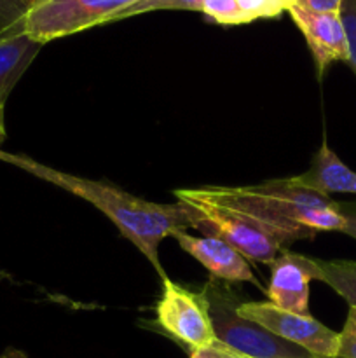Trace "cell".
Returning a JSON list of instances; mask_svg holds the SVG:
<instances>
[{
    "instance_id": "cell-21",
    "label": "cell",
    "mask_w": 356,
    "mask_h": 358,
    "mask_svg": "<svg viewBox=\"0 0 356 358\" xmlns=\"http://www.w3.org/2000/svg\"><path fill=\"white\" fill-rule=\"evenodd\" d=\"M297 7L309 13H341L342 0H297Z\"/></svg>"
},
{
    "instance_id": "cell-3",
    "label": "cell",
    "mask_w": 356,
    "mask_h": 358,
    "mask_svg": "<svg viewBox=\"0 0 356 358\" xmlns=\"http://www.w3.org/2000/svg\"><path fill=\"white\" fill-rule=\"evenodd\" d=\"M216 339L250 358H318L307 350L285 341L262 325L236 313L237 299L227 287L212 278L205 287Z\"/></svg>"
},
{
    "instance_id": "cell-20",
    "label": "cell",
    "mask_w": 356,
    "mask_h": 358,
    "mask_svg": "<svg viewBox=\"0 0 356 358\" xmlns=\"http://www.w3.org/2000/svg\"><path fill=\"white\" fill-rule=\"evenodd\" d=\"M191 358H250V357L236 352L234 348L223 345V343H220L218 339H216V341H213L212 345L202 346V348H198V350H192Z\"/></svg>"
},
{
    "instance_id": "cell-17",
    "label": "cell",
    "mask_w": 356,
    "mask_h": 358,
    "mask_svg": "<svg viewBox=\"0 0 356 358\" xmlns=\"http://www.w3.org/2000/svg\"><path fill=\"white\" fill-rule=\"evenodd\" d=\"M201 13L215 23L225 27L246 23V17L241 13L237 0H202Z\"/></svg>"
},
{
    "instance_id": "cell-2",
    "label": "cell",
    "mask_w": 356,
    "mask_h": 358,
    "mask_svg": "<svg viewBox=\"0 0 356 358\" xmlns=\"http://www.w3.org/2000/svg\"><path fill=\"white\" fill-rule=\"evenodd\" d=\"M212 201L246 217L274 238L283 248L299 240H313L321 231H339L346 219L341 203L330 196L297 185L292 178L246 187H199Z\"/></svg>"
},
{
    "instance_id": "cell-14",
    "label": "cell",
    "mask_w": 356,
    "mask_h": 358,
    "mask_svg": "<svg viewBox=\"0 0 356 358\" xmlns=\"http://www.w3.org/2000/svg\"><path fill=\"white\" fill-rule=\"evenodd\" d=\"M202 0H136L128 9L121 10L110 20V23L128 17L138 16V14L154 13V10H198L201 13Z\"/></svg>"
},
{
    "instance_id": "cell-19",
    "label": "cell",
    "mask_w": 356,
    "mask_h": 358,
    "mask_svg": "<svg viewBox=\"0 0 356 358\" xmlns=\"http://www.w3.org/2000/svg\"><path fill=\"white\" fill-rule=\"evenodd\" d=\"M337 358H356V308L349 306L348 318L339 332Z\"/></svg>"
},
{
    "instance_id": "cell-7",
    "label": "cell",
    "mask_w": 356,
    "mask_h": 358,
    "mask_svg": "<svg viewBox=\"0 0 356 358\" xmlns=\"http://www.w3.org/2000/svg\"><path fill=\"white\" fill-rule=\"evenodd\" d=\"M236 313L262 325L285 341L307 350L318 358H337L339 332L311 315L290 313L271 303H239Z\"/></svg>"
},
{
    "instance_id": "cell-5",
    "label": "cell",
    "mask_w": 356,
    "mask_h": 358,
    "mask_svg": "<svg viewBox=\"0 0 356 358\" xmlns=\"http://www.w3.org/2000/svg\"><path fill=\"white\" fill-rule=\"evenodd\" d=\"M175 196L199 213L201 227H208L213 236L222 238L248 261L271 264L283 252L281 245L257 224L208 199L199 189H178Z\"/></svg>"
},
{
    "instance_id": "cell-22",
    "label": "cell",
    "mask_w": 356,
    "mask_h": 358,
    "mask_svg": "<svg viewBox=\"0 0 356 358\" xmlns=\"http://www.w3.org/2000/svg\"><path fill=\"white\" fill-rule=\"evenodd\" d=\"M339 210H341V213L346 219V224L341 233L348 234V236L356 240V203H341V208Z\"/></svg>"
},
{
    "instance_id": "cell-15",
    "label": "cell",
    "mask_w": 356,
    "mask_h": 358,
    "mask_svg": "<svg viewBox=\"0 0 356 358\" xmlns=\"http://www.w3.org/2000/svg\"><path fill=\"white\" fill-rule=\"evenodd\" d=\"M38 0H0V38L23 31L24 17Z\"/></svg>"
},
{
    "instance_id": "cell-13",
    "label": "cell",
    "mask_w": 356,
    "mask_h": 358,
    "mask_svg": "<svg viewBox=\"0 0 356 358\" xmlns=\"http://www.w3.org/2000/svg\"><path fill=\"white\" fill-rule=\"evenodd\" d=\"M316 280L323 282L332 290L339 294L342 299L348 301L349 306L356 308V261L346 259H313Z\"/></svg>"
},
{
    "instance_id": "cell-10",
    "label": "cell",
    "mask_w": 356,
    "mask_h": 358,
    "mask_svg": "<svg viewBox=\"0 0 356 358\" xmlns=\"http://www.w3.org/2000/svg\"><path fill=\"white\" fill-rule=\"evenodd\" d=\"M180 248L195 259L202 268L212 273V278L222 282H248L262 289L251 271L248 259L218 236H192L187 229L171 234Z\"/></svg>"
},
{
    "instance_id": "cell-9",
    "label": "cell",
    "mask_w": 356,
    "mask_h": 358,
    "mask_svg": "<svg viewBox=\"0 0 356 358\" xmlns=\"http://www.w3.org/2000/svg\"><path fill=\"white\" fill-rule=\"evenodd\" d=\"M269 266V303L290 313L309 315V283L316 280L313 257L281 252Z\"/></svg>"
},
{
    "instance_id": "cell-6",
    "label": "cell",
    "mask_w": 356,
    "mask_h": 358,
    "mask_svg": "<svg viewBox=\"0 0 356 358\" xmlns=\"http://www.w3.org/2000/svg\"><path fill=\"white\" fill-rule=\"evenodd\" d=\"M161 282L163 294L156 306L157 322L161 327L188 346L191 352L216 341L205 292H191L168 276Z\"/></svg>"
},
{
    "instance_id": "cell-18",
    "label": "cell",
    "mask_w": 356,
    "mask_h": 358,
    "mask_svg": "<svg viewBox=\"0 0 356 358\" xmlns=\"http://www.w3.org/2000/svg\"><path fill=\"white\" fill-rule=\"evenodd\" d=\"M341 20L344 23L346 37L349 45L348 65L356 76V0H342Z\"/></svg>"
},
{
    "instance_id": "cell-1",
    "label": "cell",
    "mask_w": 356,
    "mask_h": 358,
    "mask_svg": "<svg viewBox=\"0 0 356 358\" xmlns=\"http://www.w3.org/2000/svg\"><path fill=\"white\" fill-rule=\"evenodd\" d=\"M0 159L91 203L115 224L122 236L128 238L145 255L161 280L166 278V271L159 259L161 241L178 229H191V227L201 229L199 213L181 201L171 205L145 201L107 182L89 180L65 171L52 170L51 166L37 163L30 157L7 154L2 150H0Z\"/></svg>"
},
{
    "instance_id": "cell-4",
    "label": "cell",
    "mask_w": 356,
    "mask_h": 358,
    "mask_svg": "<svg viewBox=\"0 0 356 358\" xmlns=\"http://www.w3.org/2000/svg\"><path fill=\"white\" fill-rule=\"evenodd\" d=\"M136 0H38L23 23V31L40 44L79 34L128 9Z\"/></svg>"
},
{
    "instance_id": "cell-8",
    "label": "cell",
    "mask_w": 356,
    "mask_h": 358,
    "mask_svg": "<svg viewBox=\"0 0 356 358\" xmlns=\"http://www.w3.org/2000/svg\"><path fill=\"white\" fill-rule=\"evenodd\" d=\"M288 13L306 38L318 76H323L325 70L334 62L348 63L349 45L341 13H309L297 6H293Z\"/></svg>"
},
{
    "instance_id": "cell-12",
    "label": "cell",
    "mask_w": 356,
    "mask_h": 358,
    "mask_svg": "<svg viewBox=\"0 0 356 358\" xmlns=\"http://www.w3.org/2000/svg\"><path fill=\"white\" fill-rule=\"evenodd\" d=\"M42 45L24 31L0 38V105H6L7 96L37 58Z\"/></svg>"
},
{
    "instance_id": "cell-16",
    "label": "cell",
    "mask_w": 356,
    "mask_h": 358,
    "mask_svg": "<svg viewBox=\"0 0 356 358\" xmlns=\"http://www.w3.org/2000/svg\"><path fill=\"white\" fill-rule=\"evenodd\" d=\"M241 13L246 17V23L265 17H276L286 10L288 13L297 0H237Z\"/></svg>"
},
{
    "instance_id": "cell-11",
    "label": "cell",
    "mask_w": 356,
    "mask_h": 358,
    "mask_svg": "<svg viewBox=\"0 0 356 358\" xmlns=\"http://www.w3.org/2000/svg\"><path fill=\"white\" fill-rule=\"evenodd\" d=\"M297 185L321 192V194H356V171L346 166L337 154L328 147L327 140H323L309 170L292 177Z\"/></svg>"
},
{
    "instance_id": "cell-23",
    "label": "cell",
    "mask_w": 356,
    "mask_h": 358,
    "mask_svg": "<svg viewBox=\"0 0 356 358\" xmlns=\"http://www.w3.org/2000/svg\"><path fill=\"white\" fill-rule=\"evenodd\" d=\"M3 107L6 105H0V143H3L7 133H6V122H3Z\"/></svg>"
},
{
    "instance_id": "cell-24",
    "label": "cell",
    "mask_w": 356,
    "mask_h": 358,
    "mask_svg": "<svg viewBox=\"0 0 356 358\" xmlns=\"http://www.w3.org/2000/svg\"><path fill=\"white\" fill-rule=\"evenodd\" d=\"M0 358H28L23 352H17V350H6V352L0 355Z\"/></svg>"
}]
</instances>
